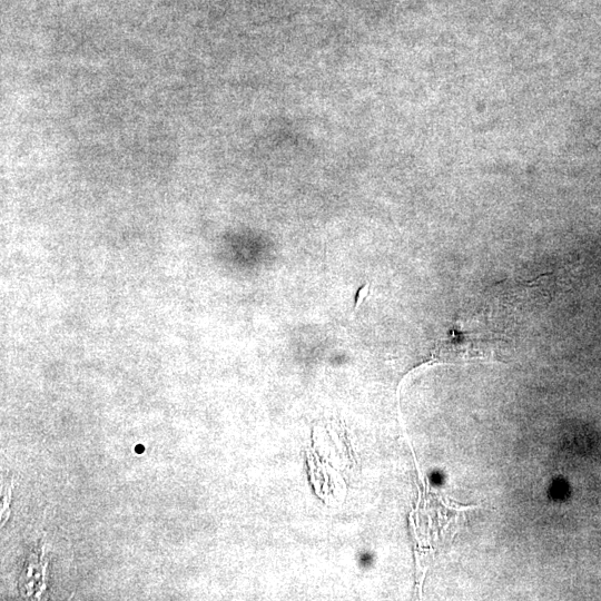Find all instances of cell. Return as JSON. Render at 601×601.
<instances>
[{
    "mask_svg": "<svg viewBox=\"0 0 601 601\" xmlns=\"http://www.w3.org/2000/svg\"><path fill=\"white\" fill-rule=\"evenodd\" d=\"M448 356L453 360H472L486 359L491 360L496 356L495 349L492 348L489 340H484L479 336H471V334H461L457 338H453L448 344Z\"/></svg>",
    "mask_w": 601,
    "mask_h": 601,
    "instance_id": "6da1fadb",
    "label": "cell"
}]
</instances>
